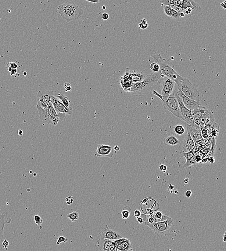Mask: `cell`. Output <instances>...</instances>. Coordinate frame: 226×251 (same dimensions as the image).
I'll list each match as a JSON object with an SVG mask.
<instances>
[{
  "label": "cell",
  "mask_w": 226,
  "mask_h": 251,
  "mask_svg": "<svg viewBox=\"0 0 226 251\" xmlns=\"http://www.w3.org/2000/svg\"><path fill=\"white\" fill-rule=\"evenodd\" d=\"M152 58L155 63L158 64L160 66V71L163 76L174 81L178 85V87L181 84L184 78L175 71L172 66L169 64L168 60H166L165 59L162 58L160 54L153 55Z\"/></svg>",
  "instance_id": "obj_1"
},
{
  "label": "cell",
  "mask_w": 226,
  "mask_h": 251,
  "mask_svg": "<svg viewBox=\"0 0 226 251\" xmlns=\"http://www.w3.org/2000/svg\"><path fill=\"white\" fill-rule=\"evenodd\" d=\"M58 12L66 22L79 20L84 14V11L73 1H68L60 5Z\"/></svg>",
  "instance_id": "obj_2"
},
{
  "label": "cell",
  "mask_w": 226,
  "mask_h": 251,
  "mask_svg": "<svg viewBox=\"0 0 226 251\" xmlns=\"http://www.w3.org/2000/svg\"><path fill=\"white\" fill-rule=\"evenodd\" d=\"M37 108L39 118L44 123L56 126L60 120H64L65 118V114L58 113L56 111L51 103H49L46 109H43L37 105Z\"/></svg>",
  "instance_id": "obj_3"
},
{
  "label": "cell",
  "mask_w": 226,
  "mask_h": 251,
  "mask_svg": "<svg viewBox=\"0 0 226 251\" xmlns=\"http://www.w3.org/2000/svg\"><path fill=\"white\" fill-rule=\"evenodd\" d=\"M153 94L161 100L163 103V107L165 109L167 110L177 118L183 120L178 103L177 101L174 93L168 96H163L160 95L155 90H153Z\"/></svg>",
  "instance_id": "obj_4"
},
{
  "label": "cell",
  "mask_w": 226,
  "mask_h": 251,
  "mask_svg": "<svg viewBox=\"0 0 226 251\" xmlns=\"http://www.w3.org/2000/svg\"><path fill=\"white\" fill-rule=\"evenodd\" d=\"M162 75L161 71L158 73H152L146 76L142 82L134 83L135 87V93H143L150 90L152 87L158 82Z\"/></svg>",
  "instance_id": "obj_5"
},
{
  "label": "cell",
  "mask_w": 226,
  "mask_h": 251,
  "mask_svg": "<svg viewBox=\"0 0 226 251\" xmlns=\"http://www.w3.org/2000/svg\"><path fill=\"white\" fill-rule=\"evenodd\" d=\"M178 88V90H180L189 99L195 100L200 101V93L198 91L196 87L193 85L188 79L184 78L181 84Z\"/></svg>",
  "instance_id": "obj_6"
},
{
  "label": "cell",
  "mask_w": 226,
  "mask_h": 251,
  "mask_svg": "<svg viewBox=\"0 0 226 251\" xmlns=\"http://www.w3.org/2000/svg\"><path fill=\"white\" fill-rule=\"evenodd\" d=\"M152 231L159 235H164L170 231L173 226V221L171 218L162 222L155 223L153 224H146Z\"/></svg>",
  "instance_id": "obj_7"
},
{
  "label": "cell",
  "mask_w": 226,
  "mask_h": 251,
  "mask_svg": "<svg viewBox=\"0 0 226 251\" xmlns=\"http://www.w3.org/2000/svg\"><path fill=\"white\" fill-rule=\"evenodd\" d=\"M161 87V95L163 96H168L173 94L176 90L177 85L176 83L167 77L162 75L158 81Z\"/></svg>",
  "instance_id": "obj_8"
},
{
  "label": "cell",
  "mask_w": 226,
  "mask_h": 251,
  "mask_svg": "<svg viewBox=\"0 0 226 251\" xmlns=\"http://www.w3.org/2000/svg\"><path fill=\"white\" fill-rule=\"evenodd\" d=\"M174 96L176 97L177 100V101L178 103V106H179V110H180V113L181 115L183 120L186 122L187 125L189 126H194V121L193 119L192 116V112L191 111L187 108L183 103L181 99L178 95V93L177 90H175L174 92Z\"/></svg>",
  "instance_id": "obj_9"
},
{
  "label": "cell",
  "mask_w": 226,
  "mask_h": 251,
  "mask_svg": "<svg viewBox=\"0 0 226 251\" xmlns=\"http://www.w3.org/2000/svg\"><path fill=\"white\" fill-rule=\"evenodd\" d=\"M100 238L114 241L122 238V236L115 231L109 229L106 224H103L98 231Z\"/></svg>",
  "instance_id": "obj_10"
},
{
  "label": "cell",
  "mask_w": 226,
  "mask_h": 251,
  "mask_svg": "<svg viewBox=\"0 0 226 251\" xmlns=\"http://www.w3.org/2000/svg\"><path fill=\"white\" fill-rule=\"evenodd\" d=\"M53 95H54V92L51 90L38 91L36 96L37 105L43 109H46L51 103V98Z\"/></svg>",
  "instance_id": "obj_11"
},
{
  "label": "cell",
  "mask_w": 226,
  "mask_h": 251,
  "mask_svg": "<svg viewBox=\"0 0 226 251\" xmlns=\"http://www.w3.org/2000/svg\"><path fill=\"white\" fill-rule=\"evenodd\" d=\"M51 103H52L54 109L57 113L69 115L72 114V107H66L60 100L56 98L55 95L51 97Z\"/></svg>",
  "instance_id": "obj_12"
},
{
  "label": "cell",
  "mask_w": 226,
  "mask_h": 251,
  "mask_svg": "<svg viewBox=\"0 0 226 251\" xmlns=\"http://www.w3.org/2000/svg\"><path fill=\"white\" fill-rule=\"evenodd\" d=\"M113 147L106 144H99L95 153V156L97 158L108 157L112 158L115 154Z\"/></svg>",
  "instance_id": "obj_13"
},
{
  "label": "cell",
  "mask_w": 226,
  "mask_h": 251,
  "mask_svg": "<svg viewBox=\"0 0 226 251\" xmlns=\"http://www.w3.org/2000/svg\"><path fill=\"white\" fill-rule=\"evenodd\" d=\"M178 93V95L181 99L182 100L184 105L189 110H193L194 109L196 108L199 106H201V104L200 101H196L195 100L189 99L188 97H187L180 90H177Z\"/></svg>",
  "instance_id": "obj_14"
},
{
  "label": "cell",
  "mask_w": 226,
  "mask_h": 251,
  "mask_svg": "<svg viewBox=\"0 0 226 251\" xmlns=\"http://www.w3.org/2000/svg\"><path fill=\"white\" fill-rule=\"evenodd\" d=\"M187 131L191 135L195 144H197L200 141L203 139L201 135V129L200 127L194 124V126H189L187 125Z\"/></svg>",
  "instance_id": "obj_15"
},
{
  "label": "cell",
  "mask_w": 226,
  "mask_h": 251,
  "mask_svg": "<svg viewBox=\"0 0 226 251\" xmlns=\"http://www.w3.org/2000/svg\"><path fill=\"white\" fill-rule=\"evenodd\" d=\"M113 243L119 251H129L132 247L130 240L124 238H122L118 240L113 241Z\"/></svg>",
  "instance_id": "obj_16"
},
{
  "label": "cell",
  "mask_w": 226,
  "mask_h": 251,
  "mask_svg": "<svg viewBox=\"0 0 226 251\" xmlns=\"http://www.w3.org/2000/svg\"><path fill=\"white\" fill-rule=\"evenodd\" d=\"M207 110V109L206 107L201 105L191 111L194 124L198 126L199 120L206 112Z\"/></svg>",
  "instance_id": "obj_17"
},
{
  "label": "cell",
  "mask_w": 226,
  "mask_h": 251,
  "mask_svg": "<svg viewBox=\"0 0 226 251\" xmlns=\"http://www.w3.org/2000/svg\"><path fill=\"white\" fill-rule=\"evenodd\" d=\"M195 145V142L191 137L190 134L187 132V133L186 134L184 140L183 151L185 153L190 152L192 150Z\"/></svg>",
  "instance_id": "obj_18"
},
{
  "label": "cell",
  "mask_w": 226,
  "mask_h": 251,
  "mask_svg": "<svg viewBox=\"0 0 226 251\" xmlns=\"http://www.w3.org/2000/svg\"><path fill=\"white\" fill-rule=\"evenodd\" d=\"M10 217L6 212L0 213V240L3 237L4 227L6 224H9L11 222Z\"/></svg>",
  "instance_id": "obj_19"
},
{
  "label": "cell",
  "mask_w": 226,
  "mask_h": 251,
  "mask_svg": "<svg viewBox=\"0 0 226 251\" xmlns=\"http://www.w3.org/2000/svg\"><path fill=\"white\" fill-rule=\"evenodd\" d=\"M113 242V241L110 240L99 238L97 241V246L99 251H108Z\"/></svg>",
  "instance_id": "obj_20"
},
{
  "label": "cell",
  "mask_w": 226,
  "mask_h": 251,
  "mask_svg": "<svg viewBox=\"0 0 226 251\" xmlns=\"http://www.w3.org/2000/svg\"><path fill=\"white\" fill-rule=\"evenodd\" d=\"M128 71L130 74L132 82L133 83H140V82H142L146 77V75H145V74L142 71H137L135 70L132 71L128 70Z\"/></svg>",
  "instance_id": "obj_21"
},
{
  "label": "cell",
  "mask_w": 226,
  "mask_h": 251,
  "mask_svg": "<svg viewBox=\"0 0 226 251\" xmlns=\"http://www.w3.org/2000/svg\"><path fill=\"white\" fill-rule=\"evenodd\" d=\"M164 142L165 144L170 146H175L180 144V142L178 139L175 136L171 135L168 136L164 139Z\"/></svg>",
  "instance_id": "obj_22"
},
{
  "label": "cell",
  "mask_w": 226,
  "mask_h": 251,
  "mask_svg": "<svg viewBox=\"0 0 226 251\" xmlns=\"http://www.w3.org/2000/svg\"><path fill=\"white\" fill-rule=\"evenodd\" d=\"M56 98H58L59 100H60V101L62 102V104L66 106V107H69L70 104V100L69 99V98L65 95L62 92H59L57 96H56Z\"/></svg>",
  "instance_id": "obj_23"
},
{
  "label": "cell",
  "mask_w": 226,
  "mask_h": 251,
  "mask_svg": "<svg viewBox=\"0 0 226 251\" xmlns=\"http://www.w3.org/2000/svg\"><path fill=\"white\" fill-rule=\"evenodd\" d=\"M152 214L156 219L157 222L165 221L169 218V217L165 216L162 213V212H160V211H156L154 213H153Z\"/></svg>",
  "instance_id": "obj_24"
},
{
  "label": "cell",
  "mask_w": 226,
  "mask_h": 251,
  "mask_svg": "<svg viewBox=\"0 0 226 251\" xmlns=\"http://www.w3.org/2000/svg\"><path fill=\"white\" fill-rule=\"evenodd\" d=\"M67 217L72 222H75L79 219V216L78 212L74 211V212L67 214Z\"/></svg>",
  "instance_id": "obj_25"
},
{
  "label": "cell",
  "mask_w": 226,
  "mask_h": 251,
  "mask_svg": "<svg viewBox=\"0 0 226 251\" xmlns=\"http://www.w3.org/2000/svg\"><path fill=\"white\" fill-rule=\"evenodd\" d=\"M174 132L177 135H183L185 132V128L183 126L178 125L174 126Z\"/></svg>",
  "instance_id": "obj_26"
},
{
  "label": "cell",
  "mask_w": 226,
  "mask_h": 251,
  "mask_svg": "<svg viewBox=\"0 0 226 251\" xmlns=\"http://www.w3.org/2000/svg\"><path fill=\"white\" fill-rule=\"evenodd\" d=\"M180 156L185 158L186 160V162L189 161V160L192 159L193 157H195L194 154L192 151L187 152V153H185V152L182 151L180 153Z\"/></svg>",
  "instance_id": "obj_27"
},
{
  "label": "cell",
  "mask_w": 226,
  "mask_h": 251,
  "mask_svg": "<svg viewBox=\"0 0 226 251\" xmlns=\"http://www.w3.org/2000/svg\"><path fill=\"white\" fill-rule=\"evenodd\" d=\"M159 2L163 6H169L171 7L173 5H176L177 1H174V0H163V1H159Z\"/></svg>",
  "instance_id": "obj_28"
},
{
  "label": "cell",
  "mask_w": 226,
  "mask_h": 251,
  "mask_svg": "<svg viewBox=\"0 0 226 251\" xmlns=\"http://www.w3.org/2000/svg\"><path fill=\"white\" fill-rule=\"evenodd\" d=\"M131 210L130 208L128 207H126L124 209V210L122 211L121 214H122V217L123 219H126L128 218L130 216V212Z\"/></svg>",
  "instance_id": "obj_29"
},
{
  "label": "cell",
  "mask_w": 226,
  "mask_h": 251,
  "mask_svg": "<svg viewBox=\"0 0 226 251\" xmlns=\"http://www.w3.org/2000/svg\"><path fill=\"white\" fill-rule=\"evenodd\" d=\"M155 223H157V221L152 213H151L149 214V216L147 217L146 221L144 222V224L145 225L146 224H153Z\"/></svg>",
  "instance_id": "obj_30"
},
{
  "label": "cell",
  "mask_w": 226,
  "mask_h": 251,
  "mask_svg": "<svg viewBox=\"0 0 226 251\" xmlns=\"http://www.w3.org/2000/svg\"><path fill=\"white\" fill-rule=\"evenodd\" d=\"M171 17L177 21H181L179 16V13L173 9L171 10Z\"/></svg>",
  "instance_id": "obj_31"
},
{
  "label": "cell",
  "mask_w": 226,
  "mask_h": 251,
  "mask_svg": "<svg viewBox=\"0 0 226 251\" xmlns=\"http://www.w3.org/2000/svg\"><path fill=\"white\" fill-rule=\"evenodd\" d=\"M150 69L152 70L153 73H158L160 71V68L158 64L155 62H153L150 65Z\"/></svg>",
  "instance_id": "obj_32"
},
{
  "label": "cell",
  "mask_w": 226,
  "mask_h": 251,
  "mask_svg": "<svg viewBox=\"0 0 226 251\" xmlns=\"http://www.w3.org/2000/svg\"><path fill=\"white\" fill-rule=\"evenodd\" d=\"M196 164L197 163L196 161H195V157H193L192 159H191V160L187 161V162H186L185 164H184L183 166V168H188L189 166H195V165H196Z\"/></svg>",
  "instance_id": "obj_33"
},
{
  "label": "cell",
  "mask_w": 226,
  "mask_h": 251,
  "mask_svg": "<svg viewBox=\"0 0 226 251\" xmlns=\"http://www.w3.org/2000/svg\"><path fill=\"white\" fill-rule=\"evenodd\" d=\"M139 28L142 30H145L149 26V24L147 23V21L146 19H142L140 21V23L138 24Z\"/></svg>",
  "instance_id": "obj_34"
},
{
  "label": "cell",
  "mask_w": 226,
  "mask_h": 251,
  "mask_svg": "<svg viewBox=\"0 0 226 251\" xmlns=\"http://www.w3.org/2000/svg\"><path fill=\"white\" fill-rule=\"evenodd\" d=\"M68 238L65 237L64 236H60L59 237L56 242V245H60L61 243H66L68 241Z\"/></svg>",
  "instance_id": "obj_35"
},
{
  "label": "cell",
  "mask_w": 226,
  "mask_h": 251,
  "mask_svg": "<svg viewBox=\"0 0 226 251\" xmlns=\"http://www.w3.org/2000/svg\"><path fill=\"white\" fill-rule=\"evenodd\" d=\"M34 220L35 223L36 225L38 226H41L43 222V219L40 216H38V215L34 216Z\"/></svg>",
  "instance_id": "obj_36"
},
{
  "label": "cell",
  "mask_w": 226,
  "mask_h": 251,
  "mask_svg": "<svg viewBox=\"0 0 226 251\" xmlns=\"http://www.w3.org/2000/svg\"><path fill=\"white\" fill-rule=\"evenodd\" d=\"M163 8L164 13L168 16L171 17V10H172L171 7L170 6H163Z\"/></svg>",
  "instance_id": "obj_37"
},
{
  "label": "cell",
  "mask_w": 226,
  "mask_h": 251,
  "mask_svg": "<svg viewBox=\"0 0 226 251\" xmlns=\"http://www.w3.org/2000/svg\"><path fill=\"white\" fill-rule=\"evenodd\" d=\"M74 198L72 196H68L65 198L66 202L67 203L68 205L72 204V203L74 202Z\"/></svg>",
  "instance_id": "obj_38"
},
{
  "label": "cell",
  "mask_w": 226,
  "mask_h": 251,
  "mask_svg": "<svg viewBox=\"0 0 226 251\" xmlns=\"http://www.w3.org/2000/svg\"><path fill=\"white\" fill-rule=\"evenodd\" d=\"M65 89V91L66 92H69V91H71V85L69 83H65L64 85Z\"/></svg>",
  "instance_id": "obj_39"
},
{
  "label": "cell",
  "mask_w": 226,
  "mask_h": 251,
  "mask_svg": "<svg viewBox=\"0 0 226 251\" xmlns=\"http://www.w3.org/2000/svg\"><path fill=\"white\" fill-rule=\"evenodd\" d=\"M9 64V67L12 69H16L18 68V65L16 62H10Z\"/></svg>",
  "instance_id": "obj_40"
},
{
  "label": "cell",
  "mask_w": 226,
  "mask_h": 251,
  "mask_svg": "<svg viewBox=\"0 0 226 251\" xmlns=\"http://www.w3.org/2000/svg\"><path fill=\"white\" fill-rule=\"evenodd\" d=\"M108 251H118V250L116 246L113 244V243L109 247Z\"/></svg>",
  "instance_id": "obj_41"
},
{
  "label": "cell",
  "mask_w": 226,
  "mask_h": 251,
  "mask_svg": "<svg viewBox=\"0 0 226 251\" xmlns=\"http://www.w3.org/2000/svg\"><path fill=\"white\" fill-rule=\"evenodd\" d=\"M109 15L108 13H104L101 15V19L103 20H107L109 18Z\"/></svg>",
  "instance_id": "obj_42"
},
{
  "label": "cell",
  "mask_w": 226,
  "mask_h": 251,
  "mask_svg": "<svg viewBox=\"0 0 226 251\" xmlns=\"http://www.w3.org/2000/svg\"><path fill=\"white\" fill-rule=\"evenodd\" d=\"M146 220V219H144L143 217L142 216H141L138 217H137V221H138V222L140 224L145 222Z\"/></svg>",
  "instance_id": "obj_43"
},
{
  "label": "cell",
  "mask_w": 226,
  "mask_h": 251,
  "mask_svg": "<svg viewBox=\"0 0 226 251\" xmlns=\"http://www.w3.org/2000/svg\"><path fill=\"white\" fill-rule=\"evenodd\" d=\"M185 197L187 198H191L192 195V191L191 190H187L186 191L185 194Z\"/></svg>",
  "instance_id": "obj_44"
},
{
  "label": "cell",
  "mask_w": 226,
  "mask_h": 251,
  "mask_svg": "<svg viewBox=\"0 0 226 251\" xmlns=\"http://www.w3.org/2000/svg\"><path fill=\"white\" fill-rule=\"evenodd\" d=\"M134 214V216L135 217H138L141 216V211H139V210H136L135 211Z\"/></svg>",
  "instance_id": "obj_45"
},
{
  "label": "cell",
  "mask_w": 226,
  "mask_h": 251,
  "mask_svg": "<svg viewBox=\"0 0 226 251\" xmlns=\"http://www.w3.org/2000/svg\"><path fill=\"white\" fill-rule=\"evenodd\" d=\"M2 246H3V247L5 248V249L7 250L8 247V246H9V242H8V241L6 240V239L4 240L3 243H2Z\"/></svg>",
  "instance_id": "obj_46"
},
{
  "label": "cell",
  "mask_w": 226,
  "mask_h": 251,
  "mask_svg": "<svg viewBox=\"0 0 226 251\" xmlns=\"http://www.w3.org/2000/svg\"><path fill=\"white\" fill-rule=\"evenodd\" d=\"M207 160L209 163L213 164L215 162V158L213 157H210L208 158Z\"/></svg>",
  "instance_id": "obj_47"
},
{
  "label": "cell",
  "mask_w": 226,
  "mask_h": 251,
  "mask_svg": "<svg viewBox=\"0 0 226 251\" xmlns=\"http://www.w3.org/2000/svg\"><path fill=\"white\" fill-rule=\"evenodd\" d=\"M17 71H17V69H12V70L10 72V75L13 76V75H16L17 73Z\"/></svg>",
  "instance_id": "obj_48"
},
{
  "label": "cell",
  "mask_w": 226,
  "mask_h": 251,
  "mask_svg": "<svg viewBox=\"0 0 226 251\" xmlns=\"http://www.w3.org/2000/svg\"><path fill=\"white\" fill-rule=\"evenodd\" d=\"M221 6L224 9H226V1H225L223 2H222L221 4Z\"/></svg>",
  "instance_id": "obj_49"
},
{
  "label": "cell",
  "mask_w": 226,
  "mask_h": 251,
  "mask_svg": "<svg viewBox=\"0 0 226 251\" xmlns=\"http://www.w3.org/2000/svg\"><path fill=\"white\" fill-rule=\"evenodd\" d=\"M86 1L87 2L92 3V4H98V3L99 2V0H98V1H95V0H94V1H88V0H86Z\"/></svg>",
  "instance_id": "obj_50"
},
{
  "label": "cell",
  "mask_w": 226,
  "mask_h": 251,
  "mask_svg": "<svg viewBox=\"0 0 226 251\" xmlns=\"http://www.w3.org/2000/svg\"><path fill=\"white\" fill-rule=\"evenodd\" d=\"M114 150L116 152V151H119L120 150V147H119L118 145H115L114 147H113Z\"/></svg>",
  "instance_id": "obj_51"
},
{
  "label": "cell",
  "mask_w": 226,
  "mask_h": 251,
  "mask_svg": "<svg viewBox=\"0 0 226 251\" xmlns=\"http://www.w3.org/2000/svg\"><path fill=\"white\" fill-rule=\"evenodd\" d=\"M188 182H189V179L188 178H186L184 179L183 183L185 184H188Z\"/></svg>",
  "instance_id": "obj_52"
},
{
  "label": "cell",
  "mask_w": 226,
  "mask_h": 251,
  "mask_svg": "<svg viewBox=\"0 0 226 251\" xmlns=\"http://www.w3.org/2000/svg\"><path fill=\"white\" fill-rule=\"evenodd\" d=\"M169 189H170V190H174V186L173 185H172V184H170L169 185L168 187Z\"/></svg>",
  "instance_id": "obj_53"
},
{
  "label": "cell",
  "mask_w": 226,
  "mask_h": 251,
  "mask_svg": "<svg viewBox=\"0 0 226 251\" xmlns=\"http://www.w3.org/2000/svg\"><path fill=\"white\" fill-rule=\"evenodd\" d=\"M163 168H164V165H163V164H162V165H160V170H161V171H163Z\"/></svg>",
  "instance_id": "obj_54"
},
{
  "label": "cell",
  "mask_w": 226,
  "mask_h": 251,
  "mask_svg": "<svg viewBox=\"0 0 226 251\" xmlns=\"http://www.w3.org/2000/svg\"><path fill=\"white\" fill-rule=\"evenodd\" d=\"M226 232H225V234H224V235H223V236L222 238V240L223 241V242H226Z\"/></svg>",
  "instance_id": "obj_55"
},
{
  "label": "cell",
  "mask_w": 226,
  "mask_h": 251,
  "mask_svg": "<svg viewBox=\"0 0 226 251\" xmlns=\"http://www.w3.org/2000/svg\"><path fill=\"white\" fill-rule=\"evenodd\" d=\"M23 131L21 130H20L18 131V134L20 136H22V134H23Z\"/></svg>",
  "instance_id": "obj_56"
},
{
  "label": "cell",
  "mask_w": 226,
  "mask_h": 251,
  "mask_svg": "<svg viewBox=\"0 0 226 251\" xmlns=\"http://www.w3.org/2000/svg\"><path fill=\"white\" fill-rule=\"evenodd\" d=\"M8 71H9V72H11V71L12 70V69L11 68H10V67H9L8 68Z\"/></svg>",
  "instance_id": "obj_57"
},
{
  "label": "cell",
  "mask_w": 226,
  "mask_h": 251,
  "mask_svg": "<svg viewBox=\"0 0 226 251\" xmlns=\"http://www.w3.org/2000/svg\"><path fill=\"white\" fill-rule=\"evenodd\" d=\"M106 6H102V9H106Z\"/></svg>",
  "instance_id": "obj_58"
},
{
  "label": "cell",
  "mask_w": 226,
  "mask_h": 251,
  "mask_svg": "<svg viewBox=\"0 0 226 251\" xmlns=\"http://www.w3.org/2000/svg\"><path fill=\"white\" fill-rule=\"evenodd\" d=\"M23 75H27L26 72H24V73H23Z\"/></svg>",
  "instance_id": "obj_59"
},
{
  "label": "cell",
  "mask_w": 226,
  "mask_h": 251,
  "mask_svg": "<svg viewBox=\"0 0 226 251\" xmlns=\"http://www.w3.org/2000/svg\"><path fill=\"white\" fill-rule=\"evenodd\" d=\"M174 193H175V194H176V193H178V191H177V190H176V191H174Z\"/></svg>",
  "instance_id": "obj_60"
},
{
  "label": "cell",
  "mask_w": 226,
  "mask_h": 251,
  "mask_svg": "<svg viewBox=\"0 0 226 251\" xmlns=\"http://www.w3.org/2000/svg\"><path fill=\"white\" fill-rule=\"evenodd\" d=\"M0 211H1V207H0Z\"/></svg>",
  "instance_id": "obj_61"
}]
</instances>
